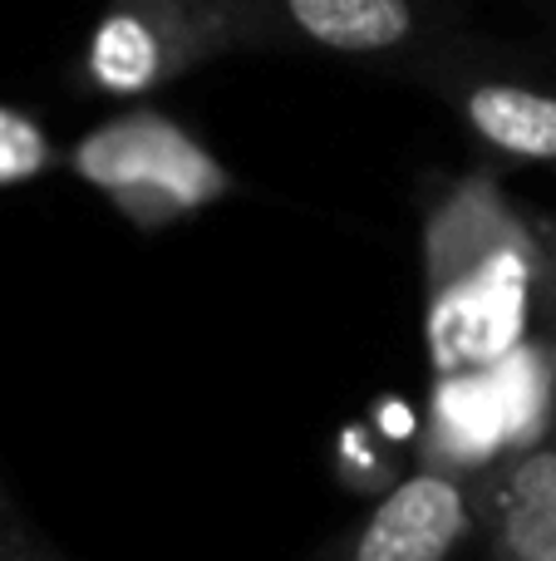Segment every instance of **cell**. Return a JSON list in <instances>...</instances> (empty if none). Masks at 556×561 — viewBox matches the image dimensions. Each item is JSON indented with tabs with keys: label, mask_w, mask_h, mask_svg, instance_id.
Instances as JSON below:
<instances>
[{
	"label": "cell",
	"mask_w": 556,
	"mask_h": 561,
	"mask_svg": "<svg viewBox=\"0 0 556 561\" xmlns=\"http://www.w3.org/2000/svg\"><path fill=\"white\" fill-rule=\"evenodd\" d=\"M483 533V473L424 463L315 561H453Z\"/></svg>",
	"instance_id": "obj_4"
},
{
	"label": "cell",
	"mask_w": 556,
	"mask_h": 561,
	"mask_svg": "<svg viewBox=\"0 0 556 561\" xmlns=\"http://www.w3.org/2000/svg\"><path fill=\"white\" fill-rule=\"evenodd\" d=\"M74 163L84 168L89 183H99L114 203H124L128 217H138L143 227L173 222L222 187V173L183 134L143 114L94 134L79 148Z\"/></svg>",
	"instance_id": "obj_6"
},
{
	"label": "cell",
	"mask_w": 556,
	"mask_h": 561,
	"mask_svg": "<svg viewBox=\"0 0 556 561\" xmlns=\"http://www.w3.org/2000/svg\"><path fill=\"white\" fill-rule=\"evenodd\" d=\"M30 561H69L65 552H59L49 537H39V533H30Z\"/></svg>",
	"instance_id": "obj_11"
},
{
	"label": "cell",
	"mask_w": 556,
	"mask_h": 561,
	"mask_svg": "<svg viewBox=\"0 0 556 561\" xmlns=\"http://www.w3.org/2000/svg\"><path fill=\"white\" fill-rule=\"evenodd\" d=\"M488 561H556V414L483 468Z\"/></svg>",
	"instance_id": "obj_7"
},
{
	"label": "cell",
	"mask_w": 556,
	"mask_h": 561,
	"mask_svg": "<svg viewBox=\"0 0 556 561\" xmlns=\"http://www.w3.org/2000/svg\"><path fill=\"white\" fill-rule=\"evenodd\" d=\"M227 55L202 0H114L84 55V75L104 94H148L167 79Z\"/></svg>",
	"instance_id": "obj_5"
},
{
	"label": "cell",
	"mask_w": 556,
	"mask_h": 561,
	"mask_svg": "<svg viewBox=\"0 0 556 561\" xmlns=\"http://www.w3.org/2000/svg\"><path fill=\"white\" fill-rule=\"evenodd\" d=\"M30 533L35 527L10 507V497L0 493V561H30Z\"/></svg>",
	"instance_id": "obj_9"
},
{
	"label": "cell",
	"mask_w": 556,
	"mask_h": 561,
	"mask_svg": "<svg viewBox=\"0 0 556 561\" xmlns=\"http://www.w3.org/2000/svg\"><path fill=\"white\" fill-rule=\"evenodd\" d=\"M409 79L433 89L488 153L556 173V55L459 35Z\"/></svg>",
	"instance_id": "obj_3"
},
{
	"label": "cell",
	"mask_w": 556,
	"mask_h": 561,
	"mask_svg": "<svg viewBox=\"0 0 556 561\" xmlns=\"http://www.w3.org/2000/svg\"><path fill=\"white\" fill-rule=\"evenodd\" d=\"M542 320H547V345H552V355H556V252H552V242L542 247Z\"/></svg>",
	"instance_id": "obj_10"
},
{
	"label": "cell",
	"mask_w": 556,
	"mask_h": 561,
	"mask_svg": "<svg viewBox=\"0 0 556 561\" xmlns=\"http://www.w3.org/2000/svg\"><path fill=\"white\" fill-rule=\"evenodd\" d=\"M522 5H528V10H537V15L547 20L552 30H556V0H522Z\"/></svg>",
	"instance_id": "obj_12"
},
{
	"label": "cell",
	"mask_w": 556,
	"mask_h": 561,
	"mask_svg": "<svg viewBox=\"0 0 556 561\" xmlns=\"http://www.w3.org/2000/svg\"><path fill=\"white\" fill-rule=\"evenodd\" d=\"M488 193V183L463 187L429 222V335L449 375L493 365L518 340L532 290L542 296V247Z\"/></svg>",
	"instance_id": "obj_1"
},
{
	"label": "cell",
	"mask_w": 556,
	"mask_h": 561,
	"mask_svg": "<svg viewBox=\"0 0 556 561\" xmlns=\"http://www.w3.org/2000/svg\"><path fill=\"white\" fill-rule=\"evenodd\" d=\"M227 49H291L409 79L433 49L459 39L449 0H202Z\"/></svg>",
	"instance_id": "obj_2"
},
{
	"label": "cell",
	"mask_w": 556,
	"mask_h": 561,
	"mask_svg": "<svg viewBox=\"0 0 556 561\" xmlns=\"http://www.w3.org/2000/svg\"><path fill=\"white\" fill-rule=\"evenodd\" d=\"M49 163L45 134H39L30 118L0 108V183H20V178H35Z\"/></svg>",
	"instance_id": "obj_8"
}]
</instances>
